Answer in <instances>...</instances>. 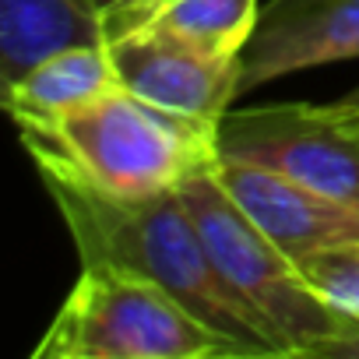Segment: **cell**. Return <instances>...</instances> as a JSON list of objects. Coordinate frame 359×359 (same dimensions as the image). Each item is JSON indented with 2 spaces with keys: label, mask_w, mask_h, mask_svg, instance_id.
Masks as SVG:
<instances>
[{
  "label": "cell",
  "mask_w": 359,
  "mask_h": 359,
  "mask_svg": "<svg viewBox=\"0 0 359 359\" xmlns=\"http://www.w3.org/2000/svg\"><path fill=\"white\" fill-rule=\"evenodd\" d=\"M313 355H324V359H359V320H341V327L334 334H327Z\"/></svg>",
  "instance_id": "4fadbf2b"
},
{
  "label": "cell",
  "mask_w": 359,
  "mask_h": 359,
  "mask_svg": "<svg viewBox=\"0 0 359 359\" xmlns=\"http://www.w3.org/2000/svg\"><path fill=\"white\" fill-rule=\"evenodd\" d=\"M327 109L359 137V85L352 88V92H345L341 99H334V102H327Z\"/></svg>",
  "instance_id": "5bb4252c"
},
{
  "label": "cell",
  "mask_w": 359,
  "mask_h": 359,
  "mask_svg": "<svg viewBox=\"0 0 359 359\" xmlns=\"http://www.w3.org/2000/svg\"><path fill=\"white\" fill-rule=\"evenodd\" d=\"M261 15V0H116L106 8V32L148 22L208 57L243 60Z\"/></svg>",
  "instance_id": "30bf717a"
},
{
  "label": "cell",
  "mask_w": 359,
  "mask_h": 359,
  "mask_svg": "<svg viewBox=\"0 0 359 359\" xmlns=\"http://www.w3.org/2000/svg\"><path fill=\"white\" fill-rule=\"evenodd\" d=\"M215 176L229 198L292 257H306L324 247L359 240V208L324 191L275 172L247 158H215Z\"/></svg>",
  "instance_id": "52a82bcc"
},
{
  "label": "cell",
  "mask_w": 359,
  "mask_h": 359,
  "mask_svg": "<svg viewBox=\"0 0 359 359\" xmlns=\"http://www.w3.org/2000/svg\"><path fill=\"white\" fill-rule=\"evenodd\" d=\"M275 8H292V4H306V0H271Z\"/></svg>",
  "instance_id": "9a60e30c"
},
{
  "label": "cell",
  "mask_w": 359,
  "mask_h": 359,
  "mask_svg": "<svg viewBox=\"0 0 359 359\" xmlns=\"http://www.w3.org/2000/svg\"><path fill=\"white\" fill-rule=\"evenodd\" d=\"M36 172L81 264H116L162 285L208 327L229 338L243 352V359H282V348L275 345L268 327L215 271L180 191L155 198H113L60 169Z\"/></svg>",
  "instance_id": "6da1fadb"
},
{
  "label": "cell",
  "mask_w": 359,
  "mask_h": 359,
  "mask_svg": "<svg viewBox=\"0 0 359 359\" xmlns=\"http://www.w3.org/2000/svg\"><path fill=\"white\" fill-rule=\"evenodd\" d=\"M359 60V0L268 4L240 60V95L296 71Z\"/></svg>",
  "instance_id": "ba28073f"
},
{
  "label": "cell",
  "mask_w": 359,
  "mask_h": 359,
  "mask_svg": "<svg viewBox=\"0 0 359 359\" xmlns=\"http://www.w3.org/2000/svg\"><path fill=\"white\" fill-rule=\"evenodd\" d=\"M116 85L109 46H71L60 50L36 67H29L18 81L4 85L8 113L18 127L25 123H53L78 106L99 99Z\"/></svg>",
  "instance_id": "8fae6325"
},
{
  "label": "cell",
  "mask_w": 359,
  "mask_h": 359,
  "mask_svg": "<svg viewBox=\"0 0 359 359\" xmlns=\"http://www.w3.org/2000/svg\"><path fill=\"white\" fill-rule=\"evenodd\" d=\"M219 155L268 165L359 208V137L327 106H233L219 120Z\"/></svg>",
  "instance_id": "5b68a950"
},
{
  "label": "cell",
  "mask_w": 359,
  "mask_h": 359,
  "mask_svg": "<svg viewBox=\"0 0 359 359\" xmlns=\"http://www.w3.org/2000/svg\"><path fill=\"white\" fill-rule=\"evenodd\" d=\"M180 194L194 215L215 271L268 327L282 355H313V348L341 327V317L310 292L296 261L229 198L212 165L194 172Z\"/></svg>",
  "instance_id": "277c9868"
},
{
  "label": "cell",
  "mask_w": 359,
  "mask_h": 359,
  "mask_svg": "<svg viewBox=\"0 0 359 359\" xmlns=\"http://www.w3.org/2000/svg\"><path fill=\"white\" fill-rule=\"evenodd\" d=\"M109 4H116V0H102V8H109Z\"/></svg>",
  "instance_id": "2e32d148"
},
{
  "label": "cell",
  "mask_w": 359,
  "mask_h": 359,
  "mask_svg": "<svg viewBox=\"0 0 359 359\" xmlns=\"http://www.w3.org/2000/svg\"><path fill=\"white\" fill-rule=\"evenodd\" d=\"M102 0H0V78L18 81L39 60L71 46H102Z\"/></svg>",
  "instance_id": "9c48e42d"
},
{
  "label": "cell",
  "mask_w": 359,
  "mask_h": 359,
  "mask_svg": "<svg viewBox=\"0 0 359 359\" xmlns=\"http://www.w3.org/2000/svg\"><path fill=\"white\" fill-rule=\"evenodd\" d=\"M116 85L137 99L219 127L240 99V60L208 57L158 25H130L109 36Z\"/></svg>",
  "instance_id": "8992f818"
},
{
  "label": "cell",
  "mask_w": 359,
  "mask_h": 359,
  "mask_svg": "<svg viewBox=\"0 0 359 359\" xmlns=\"http://www.w3.org/2000/svg\"><path fill=\"white\" fill-rule=\"evenodd\" d=\"M310 292L341 320H359V240L313 250L296 261Z\"/></svg>",
  "instance_id": "7c38bea8"
},
{
  "label": "cell",
  "mask_w": 359,
  "mask_h": 359,
  "mask_svg": "<svg viewBox=\"0 0 359 359\" xmlns=\"http://www.w3.org/2000/svg\"><path fill=\"white\" fill-rule=\"evenodd\" d=\"M32 359H243V352L162 285L116 264H81Z\"/></svg>",
  "instance_id": "3957f363"
},
{
  "label": "cell",
  "mask_w": 359,
  "mask_h": 359,
  "mask_svg": "<svg viewBox=\"0 0 359 359\" xmlns=\"http://www.w3.org/2000/svg\"><path fill=\"white\" fill-rule=\"evenodd\" d=\"M18 130L36 169H60L113 198L180 191L219 158V127L165 113L120 85L53 123Z\"/></svg>",
  "instance_id": "7a4b0ae2"
}]
</instances>
